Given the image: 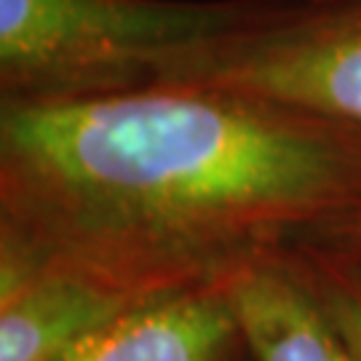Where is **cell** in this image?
<instances>
[{
    "label": "cell",
    "mask_w": 361,
    "mask_h": 361,
    "mask_svg": "<svg viewBox=\"0 0 361 361\" xmlns=\"http://www.w3.org/2000/svg\"><path fill=\"white\" fill-rule=\"evenodd\" d=\"M319 305L361 361V249L353 244L308 246L289 255Z\"/></svg>",
    "instance_id": "52a82bcc"
},
{
    "label": "cell",
    "mask_w": 361,
    "mask_h": 361,
    "mask_svg": "<svg viewBox=\"0 0 361 361\" xmlns=\"http://www.w3.org/2000/svg\"><path fill=\"white\" fill-rule=\"evenodd\" d=\"M273 0H0V99L80 102L164 86Z\"/></svg>",
    "instance_id": "7a4b0ae2"
},
{
    "label": "cell",
    "mask_w": 361,
    "mask_h": 361,
    "mask_svg": "<svg viewBox=\"0 0 361 361\" xmlns=\"http://www.w3.org/2000/svg\"><path fill=\"white\" fill-rule=\"evenodd\" d=\"M244 361H249V356H246V359H244Z\"/></svg>",
    "instance_id": "9c48e42d"
},
{
    "label": "cell",
    "mask_w": 361,
    "mask_h": 361,
    "mask_svg": "<svg viewBox=\"0 0 361 361\" xmlns=\"http://www.w3.org/2000/svg\"><path fill=\"white\" fill-rule=\"evenodd\" d=\"M361 235V131L212 86L0 99V276L131 297L222 286Z\"/></svg>",
    "instance_id": "6da1fadb"
},
{
    "label": "cell",
    "mask_w": 361,
    "mask_h": 361,
    "mask_svg": "<svg viewBox=\"0 0 361 361\" xmlns=\"http://www.w3.org/2000/svg\"><path fill=\"white\" fill-rule=\"evenodd\" d=\"M225 289L249 361H353L292 257L252 265Z\"/></svg>",
    "instance_id": "8992f818"
},
{
    "label": "cell",
    "mask_w": 361,
    "mask_h": 361,
    "mask_svg": "<svg viewBox=\"0 0 361 361\" xmlns=\"http://www.w3.org/2000/svg\"><path fill=\"white\" fill-rule=\"evenodd\" d=\"M353 246H359V249H361V235H359V241H356V244H353Z\"/></svg>",
    "instance_id": "ba28073f"
},
{
    "label": "cell",
    "mask_w": 361,
    "mask_h": 361,
    "mask_svg": "<svg viewBox=\"0 0 361 361\" xmlns=\"http://www.w3.org/2000/svg\"><path fill=\"white\" fill-rule=\"evenodd\" d=\"M164 86L255 94L361 131V0H273Z\"/></svg>",
    "instance_id": "3957f363"
},
{
    "label": "cell",
    "mask_w": 361,
    "mask_h": 361,
    "mask_svg": "<svg viewBox=\"0 0 361 361\" xmlns=\"http://www.w3.org/2000/svg\"><path fill=\"white\" fill-rule=\"evenodd\" d=\"M142 297L83 276L27 271L0 276V361H59Z\"/></svg>",
    "instance_id": "5b68a950"
},
{
    "label": "cell",
    "mask_w": 361,
    "mask_h": 361,
    "mask_svg": "<svg viewBox=\"0 0 361 361\" xmlns=\"http://www.w3.org/2000/svg\"><path fill=\"white\" fill-rule=\"evenodd\" d=\"M235 310L222 286L142 297L59 361H244Z\"/></svg>",
    "instance_id": "277c9868"
}]
</instances>
